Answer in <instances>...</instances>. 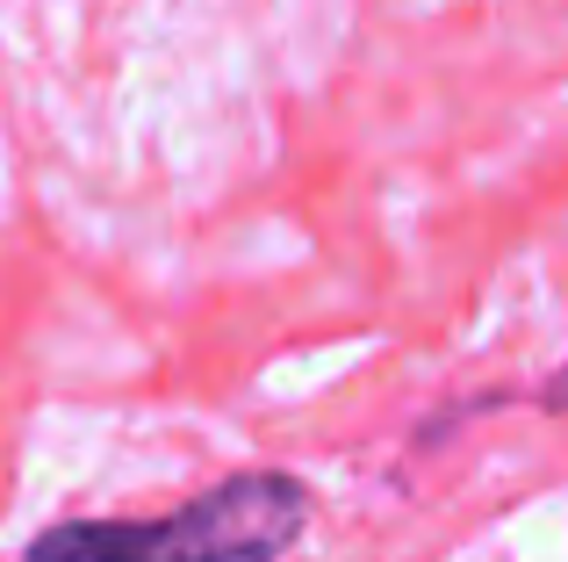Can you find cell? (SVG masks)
Instances as JSON below:
<instances>
[{
  "mask_svg": "<svg viewBox=\"0 0 568 562\" xmlns=\"http://www.w3.org/2000/svg\"><path fill=\"white\" fill-rule=\"evenodd\" d=\"M310 520V491L295 476H231L209 498L181 505L173 520L144 526H58L37 541L29 562H274L295 549Z\"/></svg>",
  "mask_w": 568,
  "mask_h": 562,
  "instance_id": "6da1fadb",
  "label": "cell"
},
{
  "mask_svg": "<svg viewBox=\"0 0 568 562\" xmlns=\"http://www.w3.org/2000/svg\"><path fill=\"white\" fill-rule=\"evenodd\" d=\"M547 404H555V411H568V368L555 375V390H547Z\"/></svg>",
  "mask_w": 568,
  "mask_h": 562,
  "instance_id": "7a4b0ae2",
  "label": "cell"
}]
</instances>
